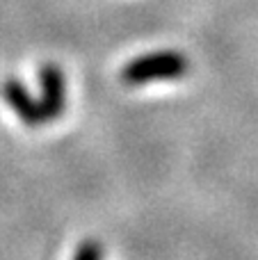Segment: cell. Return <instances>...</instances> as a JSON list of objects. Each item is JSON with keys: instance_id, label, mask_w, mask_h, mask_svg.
I'll return each mask as SVG.
<instances>
[{"instance_id": "1", "label": "cell", "mask_w": 258, "mask_h": 260, "mask_svg": "<svg viewBox=\"0 0 258 260\" xmlns=\"http://www.w3.org/2000/svg\"><path fill=\"white\" fill-rule=\"evenodd\" d=\"M187 71V59L176 50H160L135 57L123 67L121 80L131 87L146 85L158 80H176L183 78Z\"/></svg>"}, {"instance_id": "2", "label": "cell", "mask_w": 258, "mask_h": 260, "mask_svg": "<svg viewBox=\"0 0 258 260\" xmlns=\"http://www.w3.org/2000/svg\"><path fill=\"white\" fill-rule=\"evenodd\" d=\"M39 108L44 114V121L50 123L57 117H62L67 108V78L57 64H44L39 69Z\"/></svg>"}, {"instance_id": "3", "label": "cell", "mask_w": 258, "mask_h": 260, "mask_svg": "<svg viewBox=\"0 0 258 260\" xmlns=\"http://www.w3.org/2000/svg\"><path fill=\"white\" fill-rule=\"evenodd\" d=\"M0 96L3 101L12 108V112L21 119L25 126L30 128H39L44 126V114H41V108H39V101L25 89L21 80L16 78H7V80L0 85Z\"/></svg>"}, {"instance_id": "4", "label": "cell", "mask_w": 258, "mask_h": 260, "mask_svg": "<svg viewBox=\"0 0 258 260\" xmlns=\"http://www.w3.org/2000/svg\"><path fill=\"white\" fill-rule=\"evenodd\" d=\"M73 260H103V247L94 240H85V242L78 244Z\"/></svg>"}]
</instances>
